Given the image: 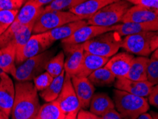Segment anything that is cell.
Segmentation results:
<instances>
[{
    "mask_svg": "<svg viewBox=\"0 0 158 119\" xmlns=\"http://www.w3.org/2000/svg\"><path fill=\"white\" fill-rule=\"evenodd\" d=\"M15 91L11 119H36L41 106L39 91L34 83L17 81L15 83Z\"/></svg>",
    "mask_w": 158,
    "mask_h": 119,
    "instance_id": "cell-1",
    "label": "cell"
},
{
    "mask_svg": "<svg viewBox=\"0 0 158 119\" xmlns=\"http://www.w3.org/2000/svg\"><path fill=\"white\" fill-rule=\"evenodd\" d=\"M113 101L118 112L124 119H137L150 109V104L146 98L121 90L113 91Z\"/></svg>",
    "mask_w": 158,
    "mask_h": 119,
    "instance_id": "cell-2",
    "label": "cell"
},
{
    "mask_svg": "<svg viewBox=\"0 0 158 119\" xmlns=\"http://www.w3.org/2000/svg\"><path fill=\"white\" fill-rule=\"evenodd\" d=\"M121 37L118 32L114 31L106 32L83 43V49L86 52L100 57H112L121 48Z\"/></svg>",
    "mask_w": 158,
    "mask_h": 119,
    "instance_id": "cell-3",
    "label": "cell"
},
{
    "mask_svg": "<svg viewBox=\"0 0 158 119\" xmlns=\"http://www.w3.org/2000/svg\"><path fill=\"white\" fill-rule=\"evenodd\" d=\"M132 4L125 0H117L109 4L87 20L88 24L100 27H112L121 22L123 16Z\"/></svg>",
    "mask_w": 158,
    "mask_h": 119,
    "instance_id": "cell-4",
    "label": "cell"
},
{
    "mask_svg": "<svg viewBox=\"0 0 158 119\" xmlns=\"http://www.w3.org/2000/svg\"><path fill=\"white\" fill-rule=\"evenodd\" d=\"M80 20L85 19L69 11H46L44 9L34 23L32 34L44 33L62 25Z\"/></svg>",
    "mask_w": 158,
    "mask_h": 119,
    "instance_id": "cell-5",
    "label": "cell"
},
{
    "mask_svg": "<svg viewBox=\"0 0 158 119\" xmlns=\"http://www.w3.org/2000/svg\"><path fill=\"white\" fill-rule=\"evenodd\" d=\"M54 50L44 52L30 58L17 66L13 78L17 81H31L36 76L46 71L48 62L54 56Z\"/></svg>",
    "mask_w": 158,
    "mask_h": 119,
    "instance_id": "cell-6",
    "label": "cell"
},
{
    "mask_svg": "<svg viewBox=\"0 0 158 119\" xmlns=\"http://www.w3.org/2000/svg\"><path fill=\"white\" fill-rule=\"evenodd\" d=\"M46 32L32 34L27 42L22 47L17 49L16 64L17 66L30 58L35 57L48 50L53 45Z\"/></svg>",
    "mask_w": 158,
    "mask_h": 119,
    "instance_id": "cell-7",
    "label": "cell"
},
{
    "mask_svg": "<svg viewBox=\"0 0 158 119\" xmlns=\"http://www.w3.org/2000/svg\"><path fill=\"white\" fill-rule=\"evenodd\" d=\"M158 32H145L125 36L122 40L121 48L138 57H148L152 53L151 41Z\"/></svg>",
    "mask_w": 158,
    "mask_h": 119,
    "instance_id": "cell-8",
    "label": "cell"
},
{
    "mask_svg": "<svg viewBox=\"0 0 158 119\" xmlns=\"http://www.w3.org/2000/svg\"><path fill=\"white\" fill-rule=\"evenodd\" d=\"M61 44L65 54V72L71 78L77 76L84 57L85 50L83 44Z\"/></svg>",
    "mask_w": 158,
    "mask_h": 119,
    "instance_id": "cell-9",
    "label": "cell"
},
{
    "mask_svg": "<svg viewBox=\"0 0 158 119\" xmlns=\"http://www.w3.org/2000/svg\"><path fill=\"white\" fill-rule=\"evenodd\" d=\"M56 101L64 113H78L81 108L72 83L71 78L66 74L62 90Z\"/></svg>",
    "mask_w": 158,
    "mask_h": 119,
    "instance_id": "cell-10",
    "label": "cell"
},
{
    "mask_svg": "<svg viewBox=\"0 0 158 119\" xmlns=\"http://www.w3.org/2000/svg\"><path fill=\"white\" fill-rule=\"evenodd\" d=\"M15 84L9 74H0V111L9 116L15 99Z\"/></svg>",
    "mask_w": 158,
    "mask_h": 119,
    "instance_id": "cell-11",
    "label": "cell"
},
{
    "mask_svg": "<svg viewBox=\"0 0 158 119\" xmlns=\"http://www.w3.org/2000/svg\"><path fill=\"white\" fill-rule=\"evenodd\" d=\"M113 31L112 27H100V26L87 24L79 28L71 36L61 41V44H83L100 34Z\"/></svg>",
    "mask_w": 158,
    "mask_h": 119,
    "instance_id": "cell-12",
    "label": "cell"
},
{
    "mask_svg": "<svg viewBox=\"0 0 158 119\" xmlns=\"http://www.w3.org/2000/svg\"><path fill=\"white\" fill-rule=\"evenodd\" d=\"M71 81L80 103L81 108H88L95 93V86L90 82L88 77L75 76L71 77Z\"/></svg>",
    "mask_w": 158,
    "mask_h": 119,
    "instance_id": "cell-13",
    "label": "cell"
},
{
    "mask_svg": "<svg viewBox=\"0 0 158 119\" xmlns=\"http://www.w3.org/2000/svg\"><path fill=\"white\" fill-rule=\"evenodd\" d=\"M114 86L116 89L147 98L149 96L154 86L148 81H134L127 78H120L115 81Z\"/></svg>",
    "mask_w": 158,
    "mask_h": 119,
    "instance_id": "cell-14",
    "label": "cell"
},
{
    "mask_svg": "<svg viewBox=\"0 0 158 119\" xmlns=\"http://www.w3.org/2000/svg\"><path fill=\"white\" fill-rule=\"evenodd\" d=\"M134 58V55L129 52L118 53L109 59L105 66L116 79L126 78Z\"/></svg>",
    "mask_w": 158,
    "mask_h": 119,
    "instance_id": "cell-15",
    "label": "cell"
},
{
    "mask_svg": "<svg viewBox=\"0 0 158 119\" xmlns=\"http://www.w3.org/2000/svg\"><path fill=\"white\" fill-rule=\"evenodd\" d=\"M158 22V14L141 5L132 6L123 16L122 23Z\"/></svg>",
    "mask_w": 158,
    "mask_h": 119,
    "instance_id": "cell-16",
    "label": "cell"
},
{
    "mask_svg": "<svg viewBox=\"0 0 158 119\" xmlns=\"http://www.w3.org/2000/svg\"><path fill=\"white\" fill-rule=\"evenodd\" d=\"M113 31L121 36L141 33L145 32H158V22L137 23L126 22L113 26Z\"/></svg>",
    "mask_w": 158,
    "mask_h": 119,
    "instance_id": "cell-17",
    "label": "cell"
},
{
    "mask_svg": "<svg viewBox=\"0 0 158 119\" xmlns=\"http://www.w3.org/2000/svg\"><path fill=\"white\" fill-rule=\"evenodd\" d=\"M115 1L117 0H86L71 9L69 11L88 20L100 9Z\"/></svg>",
    "mask_w": 158,
    "mask_h": 119,
    "instance_id": "cell-18",
    "label": "cell"
},
{
    "mask_svg": "<svg viewBox=\"0 0 158 119\" xmlns=\"http://www.w3.org/2000/svg\"><path fill=\"white\" fill-rule=\"evenodd\" d=\"M44 10V7L39 6L33 0H27L19 11L15 20L22 25L34 24Z\"/></svg>",
    "mask_w": 158,
    "mask_h": 119,
    "instance_id": "cell-19",
    "label": "cell"
},
{
    "mask_svg": "<svg viewBox=\"0 0 158 119\" xmlns=\"http://www.w3.org/2000/svg\"><path fill=\"white\" fill-rule=\"evenodd\" d=\"M17 46L14 42L0 49V69L14 77L17 70L16 64Z\"/></svg>",
    "mask_w": 158,
    "mask_h": 119,
    "instance_id": "cell-20",
    "label": "cell"
},
{
    "mask_svg": "<svg viewBox=\"0 0 158 119\" xmlns=\"http://www.w3.org/2000/svg\"><path fill=\"white\" fill-rule=\"evenodd\" d=\"M109 58L100 57L85 51L81 68L77 76L88 77L96 70L105 66Z\"/></svg>",
    "mask_w": 158,
    "mask_h": 119,
    "instance_id": "cell-21",
    "label": "cell"
},
{
    "mask_svg": "<svg viewBox=\"0 0 158 119\" xmlns=\"http://www.w3.org/2000/svg\"><path fill=\"white\" fill-rule=\"evenodd\" d=\"M115 108L114 101L106 93H97L93 96L89 109L93 113L103 116L107 112Z\"/></svg>",
    "mask_w": 158,
    "mask_h": 119,
    "instance_id": "cell-22",
    "label": "cell"
},
{
    "mask_svg": "<svg viewBox=\"0 0 158 119\" xmlns=\"http://www.w3.org/2000/svg\"><path fill=\"white\" fill-rule=\"evenodd\" d=\"M88 22L86 20H80L76 22H71L69 24L62 25L61 27H56L55 29L46 32L48 38L53 43L58 40H64V39L71 36L76 30L79 28L87 25Z\"/></svg>",
    "mask_w": 158,
    "mask_h": 119,
    "instance_id": "cell-23",
    "label": "cell"
},
{
    "mask_svg": "<svg viewBox=\"0 0 158 119\" xmlns=\"http://www.w3.org/2000/svg\"><path fill=\"white\" fill-rule=\"evenodd\" d=\"M149 59L145 57H135L126 78L134 81H148L147 69Z\"/></svg>",
    "mask_w": 158,
    "mask_h": 119,
    "instance_id": "cell-24",
    "label": "cell"
},
{
    "mask_svg": "<svg viewBox=\"0 0 158 119\" xmlns=\"http://www.w3.org/2000/svg\"><path fill=\"white\" fill-rule=\"evenodd\" d=\"M66 72L65 70L62 73L55 78H53L52 82L46 89L39 92V96L41 99L46 102L56 101L61 93L64 86Z\"/></svg>",
    "mask_w": 158,
    "mask_h": 119,
    "instance_id": "cell-25",
    "label": "cell"
},
{
    "mask_svg": "<svg viewBox=\"0 0 158 119\" xmlns=\"http://www.w3.org/2000/svg\"><path fill=\"white\" fill-rule=\"evenodd\" d=\"M88 78L95 86L99 87L112 86L114 84L116 79L110 70L105 66L96 70Z\"/></svg>",
    "mask_w": 158,
    "mask_h": 119,
    "instance_id": "cell-26",
    "label": "cell"
},
{
    "mask_svg": "<svg viewBox=\"0 0 158 119\" xmlns=\"http://www.w3.org/2000/svg\"><path fill=\"white\" fill-rule=\"evenodd\" d=\"M64 113L56 101L46 102L39 108L37 119H60Z\"/></svg>",
    "mask_w": 158,
    "mask_h": 119,
    "instance_id": "cell-27",
    "label": "cell"
},
{
    "mask_svg": "<svg viewBox=\"0 0 158 119\" xmlns=\"http://www.w3.org/2000/svg\"><path fill=\"white\" fill-rule=\"evenodd\" d=\"M64 64L65 54L64 51H61L49 60L46 66V71L55 78L64 71Z\"/></svg>",
    "mask_w": 158,
    "mask_h": 119,
    "instance_id": "cell-28",
    "label": "cell"
},
{
    "mask_svg": "<svg viewBox=\"0 0 158 119\" xmlns=\"http://www.w3.org/2000/svg\"><path fill=\"white\" fill-rule=\"evenodd\" d=\"M19 9L0 10V36L15 22Z\"/></svg>",
    "mask_w": 158,
    "mask_h": 119,
    "instance_id": "cell-29",
    "label": "cell"
},
{
    "mask_svg": "<svg viewBox=\"0 0 158 119\" xmlns=\"http://www.w3.org/2000/svg\"><path fill=\"white\" fill-rule=\"evenodd\" d=\"M22 26L24 25H22L16 20L11 24L6 32L0 36V49L5 47L9 44L13 42L17 33Z\"/></svg>",
    "mask_w": 158,
    "mask_h": 119,
    "instance_id": "cell-30",
    "label": "cell"
},
{
    "mask_svg": "<svg viewBox=\"0 0 158 119\" xmlns=\"http://www.w3.org/2000/svg\"><path fill=\"white\" fill-rule=\"evenodd\" d=\"M86 0H53L52 3L44 7L46 11L57 10L64 11L73 8L74 6L78 5Z\"/></svg>",
    "mask_w": 158,
    "mask_h": 119,
    "instance_id": "cell-31",
    "label": "cell"
},
{
    "mask_svg": "<svg viewBox=\"0 0 158 119\" xmlns=\"http://www.w3.org/2000/svg\"><path fill=\"white\" fill-rule=\"evenodd\" d=\"M147 79L153 86L158 84V59L152 57L148 62Z\"/></svg>",
    "mask_w": 158,
    "mask_h": 119,
    "instance_id": "cell-32",
    "label": "cell"
},
{
    "mask_svg": "<svg viewBox=\"0 0 158 119\" xmlns=\"http://www.w3.org/2000/svg\"><path fill=\"white\" fill-rule=\"evenodd\" d=\"M53 79V77L51 74H48L47 71H44L34 79V84L36 90L39 92H41L44 89H46L50 85V83L52 82Z\"/></svg>",
    "mask_w": 158,
    "mask_h": 119,
    "instance_id": "cell-33",
    "label": "cell"
},
{
    "mask_svg": "<svg viewBox=\"0 0 158 119\" xmlns=\"http://www.w3.org/2000/svg\"><path fill=\"white\" fill-rule=\"evenodd\" d=\"M131 2L135 5H141L145 6L158 14V0H125Z\"/></svg>",
    "mask_w": 158,
    "mask_h": 119,
    "instance_id": "cell-34",
    "label": "cell"
},
{
    "mask_svg": "<svg viewBox=\"0 0 158 119\" xmlns=\"http://www.w3.org/2000/svg\"><path fill=\"white\" fill-rule=\"evenodd\" d=\"M148 98V102L150 105L158 109V84L153 86Z\"/></svg>",
    "mask_w": 158,
    "mask_h": 119,
    "instance_id": "cell-35",
    "label": "cell"
},
{
    "mask_svg": "<svg viewBox=\"0 0 158 119\" xmlns=\"http://www.w3.org/2000/svg\"><path fill=\"white\" fill-rule=\"evenodd\" d=\"M77 119H103L101 116H98L93 113L90 111H86L85 109L81 108L77 115Z\"/></svg>",
    "mask_w": 158,
    "mask_h": 119,
    "instance_id": "cell-36",
    "label": "cell"
},
{
    "mask_svg": "<svg viewBox=\"0 0 158 119\" xmlns=\"http://www.w3.org/2000/svg\"><path fill=\"white\" fill-rule=\"evenodd\" d=\"M101 117L103 119H124L115 108L107 112L106 114H104Z\"/></svg>",
    "mask_w": 158,
    "mask_h": 119,
    "instance_id": "cell-37",
    "label": "cell"
},
{
    "mask_svg": "<svg viewBox=\"0 0 158 119\" xmlns=\"http://www.w3.org/2000/svg\"><path fill=\"white\" fill-rule=\"evenodd\" d=\"M17 9L11 0H0V10Z\"/></svg>",
    "mask_w": 158,
    "mask_h": 119,
    "instance_id": "cell-38",
    "label": "cell"
},
{
    "mask_svg": "<svg viewBox=\"0 0 158 119\" xmlns=\"http://www.w3.org/2000/svg\"><path fill=\"white\" fill-rule=\"evenodd\" d=\"M150 48L151 50L153 52L155 50H156L158 49V34L153 37L152 41H151L150 44Z\"/></svg>",
    "mask_w": 158,
    "mask_h": 119,
    "instance_id": "cell-39",
    "label": "cell"
},
{
    "mask_svg": "<svg viewBox=\"0 0 158 119\" xmlns=\"http://www.w3.org/2000/svg\"><path fill=\"white\" fill-rule=\"evenodd\" d=\"M33 1L38 4L39 6H43V7H45V6H46L49 4L52 3L53 0H33Z\"/></svg>",
    "mask_w": 158,
    "mask_h": 119,
    "instance_id": "cell-40",
    "label": "cell"
},
{
    "mask_svg": "<svg viewBox=\"0 0 158 119\" xmlns=\"http://www.w3.org/2000/svg\"><path fill=\"white\" fill-rule=\"evenodd\" d=\"M78 113H64L60 119H77Z\"/></svg>",
    "mask_w": 158,
    "mask_h": 119,
    "instance_id": "cell-41",
    "label": "cell"
},
{
    "mask_svg": "<svg viewBox=\"0 0 158 119\" xmlns=\"http://www.w3.org/2000/svg\"><path fill=\"white\" fill-rule=\"evenodd\" d=\"M13 2V3L15 4V5L16 6L17 9H19L21 7H22L23 4H24V0H11Z\"/></svg>",
    "mask_w": 158,
    "mask_h": 119,
    "instance_id": "cell-42",
    "label": "cell"
},
{
    "mask_svg": "<svg viewBox=\"0 0 158 119\" xmlns=\"http://www.w3.org/2000/svg\"><path fill=\"white\" fill-rule=\"evenodd\" d=\"M137 119H153V118L152 117V116L150 115V113H145L142 114V115L139 116V117Z\"/></svg>",
    "mask_w": 158,
    "mask_h": 119,
    "instance_id": "cell-43",
    "label": "cell"
},
{
    "mask_svg": "<svg viewBox=\"0 0 158 119\" xmlns=\"http://www.w3.org/2000/svg\"><path fill=\"white\" fill-rule=\"evenodd\" d=\"M0 119H10V116L4 112L0 111Z\"/></svg>",
    "mask_w": 158,
    "mask_h": 119,
    "instance_id": "cell-44",
    "label": "cell"
},
{
    "mask_svg": "<svg viewBox=\"0 0 158 119\" xmlns=\"http://www.w3.org/2000/svg\"><path fill=\"white\" fill-rule=\"evenodd\" d=\"M150 113V115L152 116V117L153 119H158V113H157V112L151 111Z\"/></svg>",
    "mask_w": 158,
    "mask_h": 119,
    "instance_id": "cell-45",
    "label": "cell"
},
{
    "mask_svg": "<svg viewBox=\"0 0 158 119\" xmlns=\"http://www.w3.org/2000/svg\"><path fill=\"white\" fill-rule=\"evenodd\" d=\"M152 57L155 58V59H158V49H157L156 50H155L154 51H153Z\"/></svg>",
    "mask_w": 158,
    "mask_h": 119,
    "instance_id": "cell-46",
    "label": "cell"
},
{
    "mask_svg": "<svg viewBox=\"0 0 158 119\" xmlns=\"http://www.w3.org/2000/svg\"><path fill=\"white\" fill-rule=\"evenodd\" d=\"M2 72H3V71H2V70H1V69H0V74H1V73H2Z\"/></svg>",
    "mask_w": 158,
    "mask_h": 119,
    "instance_id": "cell-47",
    "label": "cell"
},
{
    "mask_svg": "<svg viewBox=\"0 0 158 119\" xmlns=\"http://www.w3.org/2000/svg\"><path fill=\"white\" fill-rule=\"evenodd\" d=\"M36 119H37V118H36Z\"/></svg>",
    "mask_w": 158,
    "mask_h": 119,
    "instance_id": "cell-48",
    "label": "cell"
}]
</instances>
